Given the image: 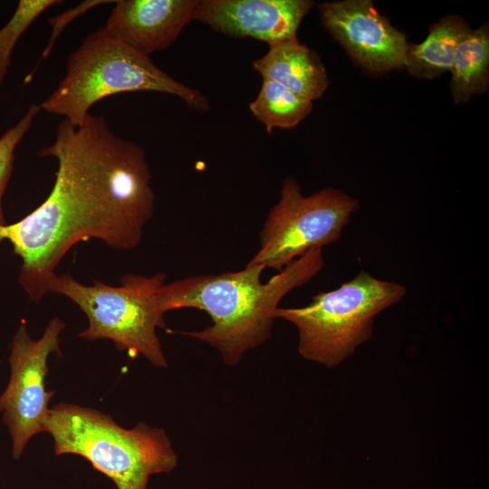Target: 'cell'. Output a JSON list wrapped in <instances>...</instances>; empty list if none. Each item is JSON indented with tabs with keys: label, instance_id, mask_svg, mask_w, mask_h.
<instances>
[{
	"label": "cell",
	"instance_id": "cell-11",
	"mask_svg": "<svg viewBox=\"0 0 489 489\" xmlns=\"http://www.w3.org/2000/svg\"><path fill=\"white\" fill-rule=\"evenodd\" d=\"M104 29L146 54L164 50L183 28L197 20L200 0L114 1Z\"/></svg>",
	"mask_w": 489,
	"mask_h": 489
},
{
	"label": "cell",
	"instance_id": "cell-2",
	"mask_svg": "<svg viewBox=\"0 0 489 489\" xmlns=\"http://www.w3.org/2000/svg\"><path fill=\"white\" fill-rule=\"evenodd\" d=\"M324 266L322 249H313L262 283L264 268L248 265L237 272L197 274L160 283L155 291L159 310L194 308L206 312L212 324L180 333L216 348L223 362L237 364L250 350L271 335L281 300L308 283Z\"/></svg>",
	"mask_w": 489,
	"mask_h": 489
},
{
	"label": "cell",
	"instance_id": "cell-17",
	"mask_svg": "<svg viewBox=\"0 0 489 489\" xmlns=\"http://www.w3.org/2000/svg\"><path fill=\"white\" fill-rule=\"evenodd\" d=\"M40 110V105H30L19 121L0 137V224L6 223L2 203L13 172L16 147L31 129L33 121Z\"/></svg>",
	"mask_w": 489,
	"mask_h": 489
},
{
	"label": "cell",
	"instance_id": "cell-12",
	"mask_svg": "<svg viewBox=\"0 0 489 489\" xmlns=\"http://www.w3.org/2000/svg\"><path fill=\"white\" fill-rule=\"evenodd\" d=\"M253 66L263 79L275 82L312 101L321 97L329 85L320 57L298 38L269 45L268 52L255 60Z\"/></svg>",
	"mask_w": 489,
	"mask_h": 489
},
{
	"label": "cell",
	"instance_id": "cell-7",
	"mask_svg": "<svg viewBox=\"0 0 489 489\" xmlns=\"http://www.w3.org/2000/svg\"><path fill=\"white\" fill-rule=\"evenodd\" d=\"M359 208L355 198L333 187L304 197L296 178L286 177L260 232V248L247 264L281 272L309 251L337 242Z\"/></svg>",
	"mask_w": 489,
	"mask_h": 489
},
{
	"label": "cell",
	"instance_id": "cell-14",
	"mask_svg": "<svg viewBox=\"0 0 489 489\" xmlns=\"http://www.w3.org/2000/svg\"><path fill=\"white\" fill-rule=\"evenodd\" d=\"M452 93L455 102H466L484 91L489 80V28L484 24L469 31L457 46L451 67Z\"/></svg>",
	"mask_w": 489,
	"mask_h": 489
},
{
	"label": "cell",
	"instance_id": "cell-10",
	"mask_svg": "<svg viewBox=\"0 0 489 489\" xmlns=\"http://www.w3.org/2000/svg\"><path fill=\"white\" fill-rule=\"evenodd\" d=\"M312 5L310 0H200L197 20L218 33L271 45L297 38Z\"/></svg>",
	"mask_w": 489,
	"mask_h": 489
},
{
	"label": "cell",
	"instance_id": "cell-1",
	"mask_svg": "<svg viewBox=\"0 0 489 489\" xmlns=\"http://www.w3.org/2000/svg\"><path fill=\"white\" fill-rule=\"evenodd\" d=\"M39 156L57 160L52 191L21 220L0 224V242L22 259L18 282L34 302L51 292L72 246L96 239L132 250L155 211L144 149L115 135L104 117L90 113L78 126L63 119Z\"/></svg>",
	"mask_w": 489,
	"mask_h": 489
},
{
	"label": "cell",
	"instance_id": "cell-5",
	"mask_svg": "<svg viewBox=\"0 0 489 489\" xmlns=\"http://www.w3.org/2000/svg\"><path fill=\"white\" fill-rule=\"evenodd\" d=\"M406 293L405 286L360 271L337 289L317 293L306 306L278 307L274 318L295 325L303 359L332 368L372 337L376 316Z\"/></svg>",
	"mask_w": 489,
	"mask_h": 489
},
{
	"label": "cell",
	"instance_id": "cell-4",
	"mask_svg": "<svg viewBox=\"0 0 489 489\" xmlns=\"http://www.w3.org/2000/svg\"><path fill=\"white\" fill-rule=\"evenodd\" d=\"M46 432L55 455L82 456L117 489H147L150 475L170 473L177 465L164 429L143 422L127 429L91 408L57 404L50 408Z\"/></svg>",
	"mask_w": 489,
	"mask_h": 489
},
{
	"label": "cell",
	"instance_id": "cell-9",
	"mask_svg": "<svg viewBox=\"0 0 489 489\" xmlns=\"http://www.w3.org/2000/svg\"><path fill=\"white\" fill-rule=\"evenodd\" d=\"M319 10L325 27L368 70L379 72L405 67L406 36L379 14L371 1L328 2Z\"/></svg>",
	"mask_w": 489,
	"mask_h": 489
},
{
	"label": "cell",
	"instance_id": "cell-6",
	"mask_svg": "<svg viewBox=\"0 0 489 489\" xmlns=\"http://www.w3.org/2000/svg\"><path fill=\"white\" fill-rule=\"evenodd\" d=\"M165 273L148 277L128 273L120 285L93 281L83 284L69 274L57 275L51 292L63 295L87 316L88 327L78 336L88 340H110L119 351L146 358L166 369L167 360L157 335L165 328L164 315L156 302V288L165 283Z\"/></svg>",
	"mask_w": 489,
	"mask_h": 489
},
{
	"label": "cell",
	"instance_id": "cell-8",
	"mask_svg": "<svg viewBox=\"0 0 489 489\" xmlns=\"http://www.w3.org/2000/svg\"><path fill=\"white\" fill-rule=\"evenodd\" d=\"M65 323L53 318L39 340H33L24 321L17 329L9 356L10 379L0 396V413L12 438V455L18 460L29 440L46 432L49 401L55 391H48L45 379L48 358L61 353L60 333Z\"/></svg>",
	"mask_w": 489,
	"mask_h": 489
},
{
	"label": "cell",
	"instance_id": "cell-3",
	"mask_svg": "<svg viewBox=\"0 0 489 489\" xmlns=\"http://www.w3.org/2000/svg\"><path fill=\"white\" fill-rule=\"evenodd\" d=\"M135 91L167 93L193 110H209V102L200 91L175 80L149 55L115 38L104 27L89 34L71 53L63 79L40 107L78 126L96 102Z\"/></svg>",
	"mask_w": 489,
	"mask_h": 489
},
{
	"label": "cell",
	"instance_id": "cell-13",
	"mask_svg": "<svg viewBox=\"0 0 489 489\" xmlns=\"http://www.w3.org/2000/svg\"><path fill=\"white\" fill-rule=\"evenodd\" d=\"M469 31L465 21L456 15L442 18L421 43L408 44L405 67L411 75L424 79L450 71L457 46Z\"/></svg>",
	"mask_w": 489,
	"mask_h": 489
},
{
	"label": "cell",
	"instance_id": "cell-15",
	"mask_svg": "<svg viewBox=\"0 0 489 489\" xmlns=\"http://www.w3.org/2000/svg\"><path fill=\"white\" fill-rule=\"evenodd\" d=\"M249 107L253 115L271 133L274 129L297 126L311 113L312 101L275 82L263 79L261 90Z\"/></svg>",
	"mask_w": 489,
	"mask_h": 489
},
{
	"label": "cell",
	"instance_id": "cell-16",
	"mask_svg": "<svg viewBox=\"0 0 489 489\" xmlns=\"http://www.w3.org/2000/svg\"><path fill=\"white\" fill-rule=\"evenodd\" d=\"M60 0H20L9 21L0 29V85L11 65L12 53L22 34L47 8Z\"/></svg>",
	"mask_w": 489,
	"mask_h": 489
}]
</instances>
